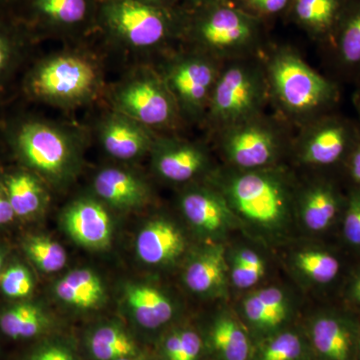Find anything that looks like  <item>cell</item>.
Returning a JSON list of instances; mask_svg holds the SVG:
<instances>
[{
    "label": "cell",
    "mask_w": 360,
    "mask_h": 360,
    "mask_svg": "<svg viewBox=\"0 0 360 360\" xmlns=\"http://www.w3.org/2000/svg\"><path fill=\"white\" fill-rule=\"evenodd\" d=\"M220 1L232 2L233 0H220Z\"/></svg>",
    "instance_id": "51"
},
{
    "label": "cell",
    "mask_w": 360,
    "mask_h": 360,
    "mask_svg": "<svg viewBox=\"0 0 360 360\" xmlns=\"http://www.w3.org/2000/svg\"><path fill=\"white\" fill-rule=\"evenodd\" d=\"M28 257L41 271L54 274L65 266L68 255L63 245L47 236H33L26 241Z\"/></svg>",
    "instance_id": "31"
},
{
    "label": "cell",
    "mask_w": 360,
    "mask_h": 360,
    "mask_svg": "<svg viewBox=\"0 0 360 360\" xmlns=\"http://www.w3.org/2000/svg\"><path fill=\"white\" fill-rule=\"evenodd\" d=\"M342 167L350 182L349 188L360 189V134Z\"/></svg>",
    "instance_id": "40"
},
{
    "label": "cell",
    "mask_w": 360,
    "mask_h": 360,
    "mask_svg": "<svg viewBox=\"0 0 360 360\" xmlns=\"http://www.w3.org/2000/svg\"><path fill=\"white\" fill-rule=\"evenodd\" d=\"M340 231L345 245L360 253V189L349 188L347 191Z\"/></svg>",
    "instance_id": "34"
},
{
    "label": "cell",
    "mask_w": 360,
    "mask_h": 360,
    "mask_svg": "<svg viewBox=\"0 0 360 360\" xmlns=\"http://www.w3.org/2000/svg\"><path fill=\"white\" fill-rule=\"evenodd\" d=\"M56 297L75 309H98L106 300V290L101 276L89 269L72 270L54 286Z\"/></svg>",
    "instance_id": "24"
},
{
    "label": "cell",
    "mask_w": 360,
    "mask_h": 360,
    "mask_svg": "<svg viewBox=\"0 0 360 360\" xmlns=\"http://www.w3.org/2000/svg\"><path fill=\"white\" fill-rule=\"evenodd\" d=\"M343 298L350 307L360 311V267L348 277L343 290Z\"/></svg>",
    "instance_id": "41"
},
{
    "label": "cell",
    "mask_w": 360,
    "mask_h": 360,
    "mask_svg": "<svg viewBox=\"0 0 360 360\" xmlns=\"http://www.w3.org/2000/svg\"><path fill=\"white\" fill-rule=\"evenodd\" d=\"M35 6L47 20L63 25L82 22L89 11L87 0H37Z\"/></svg>",
    "instance_id": "32"
},
{
    "label": "cell",
    "mask_w": 360,
    "mask_h": 360,
    "mask_svg": "<svg viewBox=\"0 0 360 360\" xmlns=\"http://www.w3.org/2000/svg\"><path fill=\"white\" fill-rule=\"evenodd\" d=\"M101 72L94 61L79 54L51 56L35 66L27 79L30 96L54 105L87 103L101 87Z\"/></svg>",
    "instance_id": "2"
},
{
    "label": "cell",
    "mask_w": 360,
    "mask_h": 360,
    "mask_svg": "<svg viewBox=\"0 0 360 360\" xmlns=\"http://www.w3.org/2000/svg\"><path fill=\"white\" fill-rule=\"evenodd\" d=\"M13 208H11V203L7 200L6 193H2L0 191V225L8 224L14 219Z\"/></svg>",
    "instance_id": "44"
},
{
    "label": "cell",
    "mask_w": 360,
    "mask_h": 360,
    "mask_svg": "<svg viewBox=\"0 0 360 360\" xmlns=\"http://www.w3.org/2000/svg\"><path fill=\"white\" fill-rule=\"evenodd\" d=\"M304 354L302 338L291 331L278 333L265 342L259 360H300Z\"/></svg>",
    "instance_id": "33"
},
{
    "label": "cell",
    "mask_w": 360,
    "mask_h": 360,
    "mask_svg": "<svg viewBox=\"0 0 360 360\" xmlns=\"http://www.w3.org/2000/svg\"><path fill=\"white\" fill-rule=\"evenodd\" d=\"M104 18L116 39L134 49L160 46L172 32L167 11L141 0H112L104 9Z\"/></svg>",
    "instance_id": "8"
},
{
    "label": "cell",
    "mask_w": 360,
    "mask_h": 360,
    "mask_svg": "<svg viewBox=\"0 0 360 360\" xmlns=\"http://www.w3.org/2000/svg\"><path fill=\"white\" fill-rule=\"evenodd\" d=\"M219 75L214 63L205 56L186 54L167 66L162 79L179 110L191 117H198L208 108Z\"/></svg>",
    "instance_id": "9"
},
{
    "label": "cell",
    "mask_w": 360,
    "mask_h": 360,
    "mask_svg": "<svg viewBox=\"0 0 360 360\" xmlns=\"http://www.w3.org/2000/svg\"><path fill=\"white\" fill-rule=\"evenodd\" d=\"M243 8L258 18L277 15L290 8L292 0H239Z\"/></svg>",
    "instance_id": "36"
},
{
    "label": "cell",
    "mask_w": 360,
    "mask_h": 360,
    "mask_svg": "<svg viewBox=\"0 0 360 360\" xmlns=\"http://www.w3.org/2000/svg\"><path fill=\"white\" fill-rule=\"evenodd\" d=\"M202 348L200 336L191 330H180V347L177 360H198Z\"/></svg>",
    "instance_id": "38"
},
{
    "label": "cell",
    "mask_w": 360,
    "mask_h": 360,
    "mask_svg": "<svg viewBox=\"0 0 360 360\" xmlns=\"http://www.w3.org/2000/svg\"><path fill=\"white\" fill-rule=\"evenodd\" d=\"M360 323L347 310L330 309L312 319V347L321 360H357Z\"/></svg>",
    "instance_id": "12"
},
{
    "label": "cell",
    "mask_w": 360,
    "mask_h": 360,
    "mask_svg": "<svg viewBox=\"0 0 360 360\" xmlns=\"http://www.w3.org/2000/svg\"><path fill=\"white\" fill-rule=\"evenodd\" d=\"M111 103L115 112L149 129L169 127L179 111L165 80L150 71H141L118 85Z\"/></svg>",
    "instance_id": "7"
},
{
    "label": "cell",
    "mask_w": 360,
    "mask_h": 360,
    "mask_svg": "<svg viewBox=\"0 0 360 360\" xmlns=\"http://www.w3.org/2000/svg\"><path fill=\"white\" fill-rule=\"evenodd\" d=\"M227 266L225 248L221 245L208 246L187 265L184 283L189 290L201 295H219L226 288Z\"/></svg>",
    "instance_id": "21"
},
{
    "label": "cell",
    "mask_w": 360,
    "mask_h": 360,
    "mask_svg": "<svg viewBox=\"0 0 360 360\" xmlns=\"http://www.w3.org/2000/svg\"><path fill=\"white\" fill-rule=\"evenodd\" d=\"M141 1L146 2V4H151V6H160V4H162L165 0H141Z\"/></svg>",
    "instance_id": "46"
},
{
    "label": "cell",
    "mask_w": 360,
    "mask_h": 360,
    "mask_svg": "<svg viewBox=\"0 0 360 360\" xmlns=\"http://www.w3.org/2000/svg\"><path fill=\"white\" fill-rule=\"evenodd\" d=\"M348 0H292L293 20L310 37L330 46Z\"/></svg>",
    "instance_id": "22"
},
{
    "label": "cell",
    "mask_w": 360,
    "mask_h": 360,
    "mask_svg": "<svg viewBox=\"0 0 360 360\" xmlns=\"http://www.w3.org/2000/svg\"><path fill=\"white\" fill-rule=\"evenodd\" d=\"M360 134V125L328 113L311 122L302 144V160L317 167H342Z\"/></svg>",
    "instance_id": "10"
},
{
    "label": "cell",
    "mask_w": 360,
    "mask_h": 360,
    "mask_svg": "<svg viewBox=\"0 0 360 360\" xmlns=\"http://www.w3.org/2000/svg\"><path fill=\"white\" fill-rule=\"evenodd\" d=\"M14 49L6 35L0 32V77L8 70L13 63Z\"/></svg>",
    "instance_id": "42"
},
{
    "label": "cell",
    "mask_w": 360,
    "mask_h": 360,
    "mask_svg": "<svg viewBox=\"0 0 360 360\" xmlns=\"http://www.w3.org/2000/svg\"><path fill=\"white\" fill-rule=\"evenodd\" d=\"M232 210L262 229H278L288 212V193L283 180L262 170L236 175L225 187Z\"/></svg>",
    "instance_id": "4"
},
{
    "label": "cell",
    "mask_w": 360,
    "mask_h": 360,
    "mask_svg": "<svg viewBox=\"0 0 360 360\" xmlns=\"http://www.w3.org/2000/svg\"><path fill=\"white\" fill-rule=\"evenodd\" d=\"M104 150L120 160H134L151 151L155 139L148 127L113 111L98 127Z\"/></svg>",
    "instance_id": "14"
},
{
    "label": "cell",
    "mask_w": 360,
    "mask_h": 360,
    "mask_svg": "<svg viewBox=\"0 0 360 360\" xmlns=\"http://www.w3.org/2000/svg\"><path fill=\"white\" fill-rule=\"evenodd\" d=\"M89 349L96 360H117L139 354L134 338L115 323L103 324L94 329L89 335Z\"/></svg>",
    "instance_id": "28"
},
{
    "label": "cell",
    "mask_w": 360,
    "mask_h": 360,
    "mask_svg": "<svg viewBox=\"0 0 360 360\" xmlns=\"http://www.w3.org/2000/svg\"><path fill=\"white\" fill-rule=\"evenodd\" d=\"M96 195L117 210L141 207L149 200V189L137 175L120 168L101 170L94 180Z\"/></svg>",
    "instance_id": "20"
},
{
    "label": "cell",
    "mask_w": 360,
    "mask_h": 360,
    "mask_svg": "<svg viewBox=\"0 0 360 360\" xmlns=\"http://www.w3.org/2000/svg\"><path fill=\"white\" fill-rule=\"evenodd\" d=\"M357 360H360V333L359 336V342H357Z\"/></svg>",
    "instance_id": "48"
},
{
    "label": "cell",
    "mask_w": 360,
    "mask_h": 360,
    "mask_svg": "<svg viewBox=\"0 0 360 360\" xmlns=\"http://www.w3.org/2000/svg\"><path fill=\"white\" fill-rule=\"evenodd\" d=\"M191 1L195 2V4H201V6H208V4H212V2L217 1V0H191Z\"/></svg>",
    "instance_id": "47"
},
{
    "label": "cell",
    "mask_w": 360,
    "mask_h": 360,
    "mask_svg": "<svg viewBox=\"0 0 360 360\" xmlns=\"http://www.w3.org/2000/svg\"><path fill=\"white\" fill-rule=\"evenodd\" d=\"M210 342L221 360H248L250 342L245 329L231 315L220 314L210 328Z\"/></svg>",
    "instance_id": "26"
},
{
    "label": "cell",
    "mask_w": 360,
    "mask_h": 360,
    "mask_svg": "<svg viewBox=\"0 0 360 360\" xmlns=\"http://www.w3.org/2000/svg\"><path fill=\"white\" fill-rule=\"evenodd\" d=\"M13 144L26 165L52 181L68 179L77 165L78 144L68 130L41 120L21 123Z\"/></svg>",
    "instance_id": "3"
},
{
    "label": "cell",
    "mask_w": 360,
    "mask_h": 360,
    "mask_svg": "<svg viewBox=\"0 0 360 360\" xmlns=\"http://www.w3.org/2000/svg\"><path fill=\"white\" fill-rule=\"evenodd\" d=\"M205 7L193 26V37L206 51L236 53L257 42L262 18L232 2L217 0Z\"/></svg>",
    "instance_id": "6"
},
{
    "label": "cell",
    "mask_w": 360,
    "mask_h": 360,
    "mask_svg": "<svg viewBox=\"0 0 360 360\" xmlns=\"http://www.w3.org/2000/svg\"><path fill=\"white\" fill-rule=\"evenodd\" d=\"M186 241L176 225L169 220H150L139 231L135 243L137 257L148 265H167L179 259Z\"/></svg>",
    "instance_id": "17"
},
{
    "label": "cell",
    "mask_w": 360,
    "mask_h": 360,
    "mask_svg": "<svg viewBox=\"0 0 360 360\" xmlns=\"http://www.w3.org/2000/svg\"><path fill=\"white\" fill-rule=\"evenodd\" d=\"M28 360H77L70 348L59 343H47L30 355Z\"/></svg>",
    "instance_id": "39"
},
{
    "label": "cell",
    "mask_w": 360,
    "mask_h": 360,
    "mask_svg": "<svg viewBox=\"0 0 360 360\" xmlns=\"http://www.w3.org/2000/svg\"><path fill=\"white\" fill-rule=\"evenodd\" d=\"M7 200L15 217H28L44 207L45 191L39 179L30 172H15L4 180Z\"/></svg>",
    "instance_id": "27"
},
{
    "label": "cell",
    "mask_w": 360,
    "mask_h": 360,
    "mask_svg": "<svg viewBox=\"0 0 360 360\" xmlns=\"http://www.w3.org/2000/svg\"><path fill=\"white\" fill-rule=\"evenodd\" d=\"M2 262H2V257H1V255H0V274H2V272H1V269H2Z\"/></svg>",
    "instance_id": "50"
},
{
    "label": "cell",
    "mask_w": 360,
    "mask_h": 360,
    "mask_svg": "<svg viewBox=\"0 0 360 360\" xmlns=\"http://www.w3.org/2000/svg\"><path fill=\"white\" fill-rule=\"evenodd\" d=\"M347 198V193L343 196L335 182H315L302 198L300 213L303 224L314 233L328 231L338 220L341 221Z\"/></svg>",
    "instance_id": "18"
},
{
    "label": "cell",
    "mask_w": 360,
    "mask_h": 360,
    "mask_svg": "<svg viewBox=\"0 0 360 360\" xmlns=\"http://www.w3.org/2000/svg\"><path fill=\"white\" fill-rule=\"evenodd\" d=\"M63 224L73 241L87 250H103L110 245L112 220L98 201L80 198L71 203L63 213Z\"/></svg>",
    "instance_id": "13"
},
{
    "label": "cell",
    "mask_w": 360,
    "mask_h": 360,
    "mask_svg": "<svg viewBox=\"0 0 360 360\" xmlns=\"http://www.w3.org/2000/svg\"><path fill=\"white\" fill-rule=\"evenodd\" d=\"M295 265L312 283L329 285L340 279L342 262L340 255L326 250H307L295 255Z\"/></svg>",
    "instance_id": "30"
},
{
    "label": "cell",
    "mask_w": 360,
    "mask_h": 360,
    "mask_svg": "<svg viewBox=\"0 0 360 360\" xmlns=\"http://www.w3.org/2000/svg\"><path fill=\"white\" fill-rule=\"evenodd\" d=\"M264 77L255 66L236 63L219 73L208 111L212 122L227 129L257 117L264 103Z\"/></svg>",
    "instance_id": "5"
},
{
    "label": "cell",
    "mask_w": 360,
    "mask_h": 360,
    "mask_svg": "<svg viewBox=\"0 0 360 360\" xmlns=\"http://www.w3.org/2000/svg\"><path fill=\"white\" fill-rule=\"evenodd\" d=\"M354 105L355 108H356L357 113H359L360 118V89L359 90V91L356 92V94H354Z\"/></svg>",
    "instance_id": "45"
},
{
    "label": "cell",
    "mask_w": 360,
    "mask_h": 360,
    "mask_svg": "<svg viewBox=\"0 0 360 360\" xmlns=\"http://www.w3.org/2000/svg\"><path fill=\"white\" fill-rule=\"evenodd\" d=\"M243 307V314L251 326L264 331L281 326L290 312L286 295L274 286L251 293Z\"/></svg>",
    "instance_id": "25"
},
{
    "label": "cell",
    "mask_w": 360,
    "mask_h": 360,
    "mask_svg": "<svg viewBox=\"0 0 360 360\" xmlns=\"http://www.w3.org/2000/svg\"><path fill=\"white\" fill-rule=\"evenodd\" d=\"M151 151L156 172L168 181H188L200 174L207 162L203 150L188 142L160 139Z\"/></svg>",
    "instance_id": "16"
},
{
    "label": "cell",
    "mask_w": 360,
    "mask_h": 360,
    "mask_svg": "<svg viewBox=\"0 0 360 360\" xmlns=\"http://www.w3.org/2000/svg\"><path fill=\"white\" fill-rule=\"evenodd\" d=\"M180 347V330L167 336L163 342V354L167 360H177Z\"/></svg>",
    "instance_id": "43"
},
{
    "label": "cell",
    "mask_w": 360,
    "mask_h": 360,
    "mask_svg": "<svg viewBox=\"0 0 360 360\" xmlns=\"http://www.w3.org/2000/svg\"><path fill=\"white\" fill-rule=\"evenodd\" d=\"M329 49L341 77L360 84V0H348Z\"/></svg>",
    "instance_id": "19"
},
{
    "label": "cell",
    "mask_w": 360,
    "mask_h": 360,
    "mask_svg": "<svg viewBox=\"0 0 360 360\" xmlns=\"http://www.w3.org/2000/svg\"><path fill=\"white\" fill-rule=\"evenodd\" d=\"M180 206L187 221L208 236L224 233L234 224V214L229 203L210 189L187 191L180 200Z\"/></svg>",
    "instance_id": "15"
},
{
    "label": "cell",
    "mask_w": 360,
    "mask_h": 360,
    "mask_svg": "<svg viewBox=\"0 0 360 360\" xmlns=\"http://www.w3.org/2000/svg\"><path fill=\"white\" fill-rule=\"evenodd\" d=\"M265 269H250L246 267L238 260L232 262L231 277L232 283L239 290H246L252 288L259 283L260 279L264 276Z\"/></svg>",
    "instance_id": "37"
},
{
    "label": "cell",
    "mask_w": 360,
    "mask_h": 360,
    "mask_svg": "<svg viewBox=\"0 0 360 360\" xmlns=\"http://www.w3.org/2000/svg\"><path fill=\"white\" fill-rule=\"evenodd\" d=\"M117 360H139L137 359L136 357H125V359H120Z\"/></svg>",
    "instance_id": "49"
},
{
    "label": "cell",
    "mask_w": 360,
    "mask_h": 360,
    "mask_svg": "<svg viewBox=\"0 0 360 360\" xmlns=\"http://www.w3.org/2000/svg\"><path fill=\"white\" fill-rule=\"evenodd\" d=\"M0 288L11 298H23L34 290V281L30 270L22 265H13L0 274Z\"/></svg>",
    "instance_id": "35"
},
{
    "label": "cell",
    "mask_w": 360,
    "mask_h": 360,
    "mask_svg": "<svg viewBox=\"0 0 360 360\" xmlns=\"http://www.w3.org/2000/svg\"><path fill=\"white\" fill-rule=\"evenodd\" d=\"M51 326L44 310L30 303H21L0 316V328L13 340H26L41 335Z\"/></svg>",
    "instance_id": "29"
},
{
    "label": "cell",
    "mask_w": 360,
    "mask_h": 360,
    "mask_svg": "<svg viewBox=\"0 0 360 360\" xmlns=\"http://www.w3.org/2000/svg\"><path fill=\"white\" fill-rule=\"evenodd\" d=\"M278 134L257 117L227 127L224 139L225 155L231 163L248 170H260L278 155Z\"/></svg>",
    "instance_id": "11"
},
{
    "label": "cell",
    "mask_w": 360,
    "mask_h": 360,
    "mask_svg": "<svg viewBox=\"0 0 360 360\" xmlns=\"http://www.w3.org/2000/svg\"><path fill=\"white\" fill-rule=\"evenodd\" d=\"M267 78L277 101L286 112L312 122L333 112L340 91L338 82L310 68L290 49H281L270 58Z\"/></svg>",
    "instance_id": "1"
},
{
    "label": "cell",
    "mask_w": 360,
    "mask_h": 360,
    "mask_svg": "<svg viewBox=\"0 0 360 360\" xmlns=\"http://www.w3.org/2000/svg\"><path fill=\"white\" fill-rule=\"evenodd\" d=\"M123 296L130 314L141 328H161L174 317V302L155 286L143 283L127 284Z\"/></svg>",
    "instance_id": "23"
}]
</instances>
